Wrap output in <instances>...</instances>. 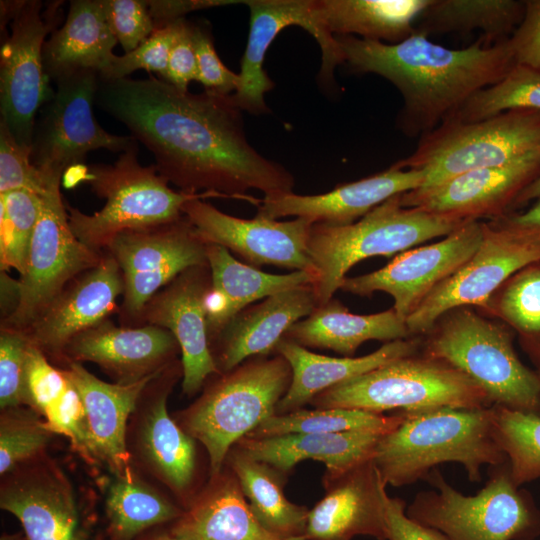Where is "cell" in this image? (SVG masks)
Returning <instances> with one entry per match:
<instances>
[{"instance_id":"cell-1","label":"cell","mask_w":540,"mask_h":540,"mask_svg":"<svg viewBox=\"0 0 540 540\" xmlns=\"http://www.w3.org/2000/svg\"><path fill=\"white\" fill-rule=\"evenodd\" d=\"M95 102L153 154L158 173L179 191L256 206L261 199L249 189L264 197L293 192V175L249 144L232 95L184 92L154 77L99 78Z\"/></svg>"},{"instance_id":"cell-2","label":"cell","mask_w":540,"mask_h":540,"mask_svg":"<svg viewBox=\"0 0 540 540\" xmlns=\"http://www.w3.org/2000/svg\"><path fill=\"white\" fill-rule=\"evenodd\" d=\"M344 63L355 73H374L400 92L398 129L421 137L438 127L473 94L496 84L516 65L508 39L489 44L481 37L450 49L415 32L396 44L335 35Z\"/></svg>"},{"instance_id":"cell-3","label":"cell","mask_w":540,"mask_h":540,"mask_svg":"<svg viewBox=\"0 0 540 540\" xmlns=\"http://www.w3.org/2000/svg\"><path fill=\"white\" fill-rule=\"evenodd\" d=\"M402 413L403 421L380 437L373 457L386 486L424 480L437 465L447 462L460 463L471 482H480L484 465L508 462L496 438L493 406Z\"/></svg>"},{"instance_id":"cell-4","label":"cell","mask_w":540,"mask_h":540,"mask_svg":"<svg viewBox=\"0 0 540 540\" xmlns=\"http://www.w3.org/2000/svg\"><path fill=\"white\" fill-rule=\"evenodd\" d=\"M291 381L292 369L283 356H252L210 377L200 396L175 412L176 422L206 450L209 477L222 470L241 438L276 413Z\"/></svg>"},{"instance_id":"cell-5","label":"cell","mask_w":540,"mask_h":540,"mask_svg":"<svg viewBox=\"0 0 540 540\" xmlns=\"http://www.w3.org/2000/svg\"><path fill=\"white\" fill-rule=\"evenodd\" d=\"M137 152L135 143L111 165L80 168L78 181L88 183L98 197L105 199V205L92 215L67 206L68 221L75 236L98 252H104L120 233L179 219L183 205L190 200L221 197L213 192L191 194L171 189L155 165L138 162Z\"/></svg>"},{"instance_id":"cell-6","label":"cell","mask_w":540,"mask_h":540,"mask_svg":"<svg viewBox=\"0 0 540 540\" xmlns=\"http://www.w3.org/2000/svg\"><path fill=\"white\" fill-rule=\"evenodd\" d=\"M400 195L352 224H313L308 252L317 273L312 285L317 306L333 298L347 272L360 261L397 255L436 237H445L466 223L418 207H405Z\"/></svg>"},{"instance_id":"cell-7","label":"cell","mask_w":540,"mask_h":540,"mask_svg":"<svg viewBox=\"0 0 540 540\" xmlns=\"http://www.w3.org/2000/svg\"><path fill=\"white\" fill-rule=\"evenodd\" d=\"M421 353L464 373L493 405L540 414V374L520 361L506 328L468 307L441 316Z\"/></svg>"},{"instance_id":"cell-8","label":"cell","mask_w":540,"mask_h":540,"mask_svg":"<svg viewBox=\"0 0 540 540\" xmlns=\"http://www.w3.org/2000/svg\"><path fill=\"white\" fill-rule=\"evenodd\" d=\"M424 480L434 489L417 493L406 515L450 540H534L540 535V510L514 483L508 462L490 467L489 480L475 495L457 491L435 468Z\"/></svg>"},{"instance_id":"cell-9","label":"cell","mask_w":540,"mask_h":540,"mask_svg":"<svg viewBox=\"0 0 540 540\" xmlns=\"http://www.w3.org/2000/svg\"><path fill=\"white\" fill-rule=\"evenodd\" d=\"M310 404L315 408L358 409L380 414L389 410L414 412L493 406L487 394L464 373L420 352L328 388Z\"/></svg>"},{"instance_id":"cell-10","label":"cell","mask_w":540,"mask_h":540,"mask_svg":"<svg viewBox=\"0 0 540 540\" xmlns=\"http://www.w3.org/2000/svg\"><path fill=\"white\" fill-rule=\"evenodd\" d=\"M540 148V110L514 109L469 123L444 121L393 166L423 170L420 188L462 173L500 166Z\"/></svg>"},{"instance_id":"cell-11","label":"cell","mask_w":540,"mask_h":540,"mask_svg":"<svg viewBox=\"0 0 540 540\" xmlns=\"http://www.w3.org/2000/svg\"><path fill=\"white\" fill-rule=\"evenodd\" d=\"M182 379L177 359L145 386L128 422L127 448L134 466L185 509L207 480L202 479L199 443L168 412L169 395Z\"/></svg>"},{"instance_id":"cell-12","label":"cell","mask_w":540,"mask_h":540,"mask_svg":"<svg viewBox=\"0 0 540 540\" xmlns=\"http://www.w3.org/2000/svg\"><path fill=\"white\" fill-rule=\"evenodd\" d=\"M540 262V230L519 227L503 216L484 222L481 243L472 257L439 283L406 318L411 337L428 333L448 311L485 308L514 274Z\"/></svg>"},{"instance_id":"cell-13","label":"cell","mask_w":540,"mask_h":540,"mask_svg":"<svg viewBox=\"0 0 540 540\" xmlns=\"http://www.w3.org/2000/svg\"><path fill=\"white\" fill-rule=\"evenodd\" d=\"M60 184V179L46 180L27 266L17 281V303L0 328L25 332L69 282L103 257L71 230Z\"/></svg>"},{"instance_id":"cell-14","label":"cell","mask_w":540,"mask_h":540,"mask_svg":"<svg viewBox=\"0 0 540 540\" xmlns=\"http://www.w3.org/2000/svg\"><path fill=\"white\" fill-rule=\"evenodd\" d=\"M99 74L83 70L56 81L52 99L36 119L31 162L44 179H61L97 149L124 152L136 140L104 130L93 114Z\"/></svg>"},{"instance_id":"cell-15","label":"cell","mask_w":540,"mask_h":540,"mask_svg":"<svg viewBox=\"0 0 540 540\" xmlns=\"http://www.w3.org/2000/svg\"><path fill=\"white\" fill-rule=\"evenodd\" d=\"M123 278L119 320L136 327L146 303L186 269L207 262L206 244L183 214L159 226L120 233L107 246Z\"/></svg>"},{"instance_id":"cell-16","label":"cell","mask_w":540,"mask_h":540,"mask_svg":"<svg viewBox=\"0 0 540 540\" xmlns=\"http://www.w3.org/2000/svg\"><path fill=\"white\" fill-rule=\"evenodd\" d=\"M0 507L17 518L25 540H105L93 533L92 512L48 453L1 476Z\"/></svg>"},{"instance_id":"cell-17","label":"cell","mask_w":540,"mask_h":540,"mask_svg":"<svg viewBox=\"0 0 540 540\" xmlns=\"http://www.w3.org/2000/svg\"><path fill=\"white\" fill-rule=\"evenodd\" d=\"M42 6L38 0L23 1L0 50V121L30 149L36 113L55 93L44 70L43 48L56 11L44 15Z\"/></svg>"},{"instance_id":"cell-18","label":"cell","mask_w":540,"mask_h":540,"mask_svg":"<svg viewBox=\"0 0 540 540\" xmlns=\"http://www.w3.org/2000/svg\"><path fill=\"white\" fill-rule=\"evenodd\" d=\"M483 226L479 220L468 221L436 243L397 254L376 271L346 277L339 289L358 296L385 292L392 296L395 311L406 320L439 283L472 257L481 243Z\"/></svg>"},{"instance_id":"cell-19","label":"cell","mask_w":540,"mask_h":540,"mask_svg":"<svg viewBox=\"0 0 540 540\" xmlns=\"http://www.w3.org/2000/svg\"><path fill=\"white\" fill-rule=\"evenodd\" d=\"M182 212L205 244L220 245L254 267L274 265L309 271L317 278L308 252L314 222L308 218L278 221L256 214L252 219H243L228 215L203 199L186 202Z\"/></svg>"},{"instance_id":"cell-20","label":"cell","mask_w":540,"mask_h":540,"mask_svg":"<svg viewBox=\"0 0 540 540\" xmlns=\"http://www.w3.org/2000/svg\"><path fill=\"white\" fill-rule=\"evenodd\" d=\"M212 288L208 263L190 267L157 292L144 306L137 325L170 331L181 350L182 391L192 397L207 380L220 374L207 331V301Z\"/></svg>"},{"instance_id":"cell-21","label":"cell","mask_w":540,"mask_h":540,"mask_svg":"<svg viewBox=\"0 0 540 540\" xmlns=\"http://www.w3.org/2000/svg\"><path fill=\"white\" fill-rule=\"evenodd\" d=\"M539 176L540 148L500 166L468 171L434 187L403 193L400 202L463 222L496 219Z\"/></svg>"},{"instance_id":"cell-22","label":"cell","mask_w":540,"mask_h":540,"mask_svg":"<svg viewBox=\"0 0 540 540\" xmlns=\"http://www.w3.org/2000/svg\"><path fill=\"white\" fill-rule=\"evenodd\" d=\"M123 288L118 263L104 252L100 263L69 282L24 333L57 365L72 339L119 312Z\"/></svg>"},{"instance_id":"cell-23","label":"cell","mask_w":540,"mask_h":540,"mask_svg":"<svg viewBox=\"0 0 540 540\" xmlns=\"http://www.w3.org/2000/svg\"><path fill=\"white\" fill-rule=\"evenodd\" d=\"M179 354L180 346L167 329L116 326L108 318L72 339L57 367L68 362H91L114 383L132 384L161 372L179 359Z\"/></svg>"},{"instance_id":"cell-24","label":"cell","mask_w":540,"mask_h":540,"mask_svg":"<svg viewBox=\"0 0 540 540\" xmlns=\"http://www.w3.org/2000/svg\"><path fill=\"white\" fill-rule=\"evenodd\" d=\"M322 482L325 494L309 509L301 540H387L386 485L373 459Z\"/></svg>"},{"instance_id":"cell-25","label":"cell","mask_w":540,"mask_h":540,"mask_svg":"<svg viewBox=\"0 0 540 540\" xmlns=\"http://www.w3.org/2000/svg\"><path fill=\"white\" fill-rule=\"evenodd\" d=\"M425 181L423 170L389 169L369 177L339 185L317 195L294 192L261 199L257 215L278 219L304 217L314 223L348 225L356 222L386 200L420 188Z\"/></svg>"},{"instance_id":"cell-26","label":"cell","mask_w":540,"mask_h":540,"mask_svg":"<svg viewBox=\"0 0 540 540\" xmlns=\"http://www.w3.org/2000/svg\"><path fill=\"white\" fill-rule=\"evenodd\" d=\"M62 371L77 390L85 411L91 449V466L110 475L122 474L134 464L127 448L131 414L145 386L157 374L132 384L105 382L82 363L68 362Z\"/></svg>"},{"instance_id":"cell-27","label":"cell","mask_w":540,"mask_h":540,"mask_svg":"<svg viewBox=\"0 0 540 540\" xmlns=\"http://www.w3.org/2000/svg\"><path fill=\"white\" fill-rule=\"evenodd\" d=\"M317 307L311 284L291 288L252 304L237 313L209 341L219 373L256 355L273 354L286 331Z\"/></svg>"},{"instance_id":"cell-28","label":"cell","mask_w":540,"mask_h":540,"mask_svg":"<svg viewBox=\"0 0 540 540\" xmlns=\"http://www.w3.org/2000/svg\"><path fill=\"white\" fill-rule=\"evenodd\" d=\"M250 10L247 45L241 58L240 83L232 97L241 110L268 113L264 95L274 87L263 68L266 52L277 35L290 26H300L318 42L322 56L335 50V40L327 39L312 13V0H245Z\"/></svg>"},{"instance_id":"cell-29","label":"cell","mask_w":540,"mask_h":540,"mask_svg":"<svg viewBox=\"0 0 540 540\" xmlns=\"http://www.w3.org/2000/svg\"><path fill=\"white\" fill-rule=\"evenodd\" d=\"M422 340L410 337L386 342L376 351L361 357H330L309 351L285 338L273 354L283 356L292 369L288 391L276 406L275 414L294 412L309 404L322 391L377 369L394 360L417 354Z\"/></svg>"},{"instance_id":"cell-30","label":"cell","mask_w":540,"mask_h":540,"mask_svg":"<svg viewBox=\"0 0 540 540\" xmlns=\"http://www.w3.org/2000/svg\"><path fill=\"white\" fill-rule=\"evenodd\" d=\"M174 540H284L251 511L234 472L224 464L169 525Z\"/></svg>"},{"instance_id":"cell-31","label":"cell","mask_w":540,"mask_h":540,"mask_svg":"<svg viewBox=\"0 0 540 540\" xmlns=\"http://www.w3.org/2000/svg\"><path fill=\"white\" fill-rule=\"evenodd\" d=\"M381 436L361 431L295 433L265 438L245 436L235 445L286 476L303 460L319 461L325 466L324 481L335 479L373 459Z\"/></svg>"},{"instance_id":"cell-32","label":"cell","mask_w":540,"mask_h":540,"mask_svg":"<svg viewBox=\"0 0 540 540\" xmlns=\"http://www.w3.org/2000/svg\"><path fill=\"white\" fill-rule=\"evenodd\" d=\"M212 288L207 301V331L212 340L241 310L254 302L302 285H313L309 271L270 274L242 263L226 248L206 244Z\"/></svg>"},{"instance_id":"cell-33","label":"cell","mask_w":540,"mask_h":540,"mask_svg":"<svg viewBox=\"0 0 540 540\" xmlns=\"http://www.w3.org/2000/svg\"><path fill=\"white\" fill-rule=\"evenodd\" d=\"M117 43L102 0H73L64 24L44 44V70L55 82L83 70L100 75L111 66Z\"/></svg>"},{"instance_id":"cell-34","label":"cell","mask_w":540,"mask_h":540,"mask_svg":"<svg viewBox=\"0 0 540 540\" xmlns=\"http://www.w3.org/2000/svg\"><path fill=\"white\" fill-rule=\"evenodd\" d=\"M410 337L406 320L393 307L376 314L360 315L351 313L335 298L317 306L283 336L305 348L329 349L344 357H352L368 340L390 342Z\"/></svg>"},{"instance_id":"cell-35","label":"cell","mask_w":540,"mask_h":540,"mask_svg":"<svg viewBox=\"0 0 540 540\" xmlns=\"http://www.w3.org/2000/svg\"><path fill=\"white\" fill-rule=\"evenodd\" d=\"M431 0H312V13L327 38L360 36L387 44L415 32V21Z\"/></svg>"},{"instance_id":"cell-36","label":"cell","mask_w":540,"mask_h":540,"mask_svg":"<svg viewBox=\"0 0 540 540\" xmlns=\"http://www.w3.org/2000/svg\"><path fill=\"white\" fill-rule=\"evenodd\" d=\"M104 511L107 540H137L155 527L169 526L184 509L134 466L122 474L110 475Z\"/></svg>"},{"instance_id":"cell-37","label":"cell","mask_w":540,"mask_h":540,"mask_svg":"<svg viewBox=\"0 0 540 540\" xmlns=\"http://www.w3.org/2000/svg\"><path fill=\"white\" fill-rule=\"evenodd\" d=\"M224 464L236 475L251 511L267 530L284 540H301L309 509L288 500L284 493L286 475L236 445Z\"/></svg>"},{"instance_id":"cell-38","label":"cell","mask_w":540,"mask_h":540,"mask_svg":"<svg viewBox=\"0 0 540 540\" xmlns=\"http://www.w3.org/2000/svg\"><path fill=\"white\" fill-rule=\"evenodd\" d=\"M525 2L518 0H431L415 30L426 36L481 30L487 43L508 39L518 27Z\"/></svg>"},{"instance_id":"cell-39","label":"cell","mask_w":540,"mask_h":540,"mask_svg":"<svg viewBox=\"0 0 540 540\" xmlns=\"http://www.w3.org/2000/svg\"><path fill=\"white\" fill-rule=\"evenodd\" d=\"M403 419L402 412L384 415L347 408H303L286 414H274L246 436L265 438L295 433L329 434L355 431L384 435L398 427Z\"/></svg>"},{"instance_id":"cell-40","label":"cell","mask_w":540,"mask_h":540,"mask_svg":"<svg viewBox=\"0 0 540 540\" xmlns=\"http://www.w3.org/2000/svg\"><path fill=\"white\" fill-rule=\"evenodd\" d=\"M485 310L500 317L525 338L540 374V262L514 274L490 298Z\"/></svg>"},{"instance_id":"cell-41","label":"cell","mask_w":540,"mask_h":540,"mask_svg":"<svg viewBox=\"0 0 540 540\" xmlns=\"http://www.w3.org/2000/svg\"><path fill=\"white\" fill-rule=\"evenodd\" d=\"M514 109L540 110L539 69L515 65L503 79L473 94L444 121L476 122Z\"/></svg>"},{"instance_id":"cell-42","label":"cell","mask_w":540,"mask_h":540,"mask_svg":"<svg viewBox=\"0 0 540 540\" xmlns=\"http://www.w3.org/2000/svg\"><path fill=\"white\" fill-rule=\"evenodd\" d=\"M497 441L521 486L540 478V414L493 405Z\"/></svg>"},{"instance_id":"cell-43","label":"cell","mask_w":540,"mask_h":540,"mask_svg":"<svg viewBox=\"0 0 540 540\" xmlns=\"http://www.w3.org/2000/svg\"><path fill=\"white\" fill-rule=\"evenodd\" d=\"M41 209V195L27 190L0 194V268L26 269Z\"/></svg>"},{"instance_id":"cell-44","label":"cell","mask_w":540,"mask_h":540,"mask_svg":"<svg viewBox=\"0 0 540 540\" xmlns=\"http://www.w3.org/2000/svg\"><path fill=\"white\" fill-rule=\"evenodd\" d=\"M53 434L45 419L29 406L1 409L0 475L46 454Z\"/></svg>"},{"instance_id":"cell-45","label":"cell","mask_w":540,"mask_h":540,"mask_svg":"<svg viewBox=\"0 0 540 540\" xmlns=\"http://www.w3.org/2000/svg\"><path fill=\"white\" fill-rule=\"evenodd\" d=\"M185 18H180L157 27L141 45L129 53L115 56L111 66L99 75L103 80L127 78L136 70L157 72L161 76L166 71L170 51Z\"/></svg>"},{"instance_id":"cell-46","label":"cell","mask_w":540,"mask_h":540,"mask_svg":"<svg viewBox=\"0 0 540 540\" xmlns=\"http://www.w3.org/2000/svg\"><path fill=\"white\" fill-rule=\"evenodd\" d=\"M30 345L24 332L0 328V409L30 407L26 382Z\"/></svg>"},{"instance_id":"cell-47","label":"cell","mask_w":540,"mask_h":540,"mask_svg":"<svg viewBox=\"0 0 540 540\" xmlns=\"http://www.w3.org/2000/svg\"><path fill=\"white\" fill-rule=\"evenodd\" d=\"M31 149L21 145L0 121V194L27 190L42 195L46 180L31 162Z\"/></svg>"},{"instance_id":"cell-48","label":"cell","mask_w":540,"mask_h":540,"mask_svg":"<svg viewBox=\"0 0 540 540\" xmlns=\"http://www.w3.org/2000/svg\"><path fill=\"white\" fill-rule=\"evenodd\" d=\"M108 25L125 53L141 45L156 26L146 1L102 0Z\"/></svg>"},{"instance_id":"cell-49","label":"cell","mask_w":540,"mask_h":540,"mask_svg":"<svg viewBox=\"0 0 540 540\" xmlns=\"http://www.w3.org/2000/svg\"><path fill=\"white\" fill-rule=\"evenodd\" d=\"M69 382L61 398L47 409L44 419L52 433L67 437L73 449L91 465V449L84 407L77 390L70 380Z\"/></svg>"},{"instance_id":"cell-50","label":"cell","mask_w":540,"mask_h":540,"mask_svg":"<svg viewBox=\"0 0 540 540\" xmlns=\"http://www.w3.org/2000/svg\"><path fill=\"white\" fill-rule=\"evenodd\" d=\"M26 382L30 407L43 418L47 409L61 398L70 383L62 369L54 366L32 343L28 352Z\"/></svg>"},{"instance_id":"cell-51","label":"cell","mask_w":540,"mask_h":540,"mask_svg":"<svg viewBox=\"0 0 540 540\" xmlns=\"http://www.w3.org/2000/svg\"><path fill=\"white\" fill-rule=\"evenodd\" d=\"M193 37L197 56V79L206 92L218 95H232L240 83L239 74L227 68L219 58L210 32L193 24Z\"/></svg>"},{"instance_id":"cell-52","label":"cell","mask_w":540,"mask_h":540,"mask_svg":"<svg viewBox=\"0 0 540 540\" xmlns=\"http://www.w3.org/2000/svg\"><path fill=\"white\" fill-rule=\"evenodd\" d=\"M522 21L509 37L516 65L540 70V0H527Z\"/></svg>"},{"instance_id":"cell-53","label":"cell","mask_w":540,"mask_h":540,"mask_svg":"<svg viewBox=\"0 0 540 540\" xmlns=\"http://www.w3.org/2000/svg\"><path fill=\"white\" fill-rule=\"evenodd\" d=\"M197 71L193 24L184 19L162 77L177 89L187 92L190 82L197 79Z\"/></svg>"},{"instance_id":"cell-54","label":"cell","mask_w":540,"mask_h":540,"mask_svg":"<svg viewBox=\"0 0 540 540\" xmlns=\"http://www.w3.org/2000/svg\"><path fill=\"white\" fill-rule=\"evenodd\" d=\"M406 502L398 497L385 499L387 540H450L441 532L418 524L406 515Z\"/></svg>"},{"instance_id":"cell-55","label":"cell","mask_w":540,"mask_h":540,"mask_svg":"<svg viewBox=\"0 0 540 540\" xmlns=\"http://www.w3.org/2000/svg\"><path fill=\"white\" fill-rule=\"evenodd\" d=\"M242 3L236 0H148V6L155 26L160 27L184 15L205 8Z\"/></svg>"},{"instance_id":"cell-56","label":"cell","mask_w":540,"mask_h":540,"mask_svg":"<svg viewBox=\"0 0 540 540\" xmlns=\"http://www.w3.org/2000/svg\"><path fill=\"white\" fill-rule=\"evenodd\" d=\"M503 217L513 225L540 230V199L531 208L521 214L504 215Z\"/></svg>"},{"instance_id":"cell-57","label":"cell","mask_w":540,"mask_h":540,"mask_svg":"<svg viewBox=\"0 0 540 540\" xmlns=\"http://www.w3.org/2000/svg\"><path fill=\"white\" fill-rule=\"evenodd\" d=\"M538 199H540V176L521 191L515 199L513 206L518 207Z\"/></svg>"},{"instance_id":"cell-58","label":"cell","mask_w":540,"mask_h":540,"mask_svg":"<svg viewBox=\"0 0 540 540\" xmlns=\"http://www.w3.org/2000/svg\"><path fill=\"white\" fill-rule=\"evenodd\" d=\"M1 7V30H3V27L5 28L6 24L13 20L15 15L17 14L19 8L21 7L23 1H1L0 2Z\"/></svg>"},{"instance_id":"cell-59","label":"cell","mask_w":540,"mask_h":540,"mask_svg":"<svg viewBox=\"0 0 540 540\" xmlns=\"http://www.w3.org/2000/svg\"><path fill=\"white\" fill-rule=\"evenodd\" d=\"M137 540H174L167 529L153 530Z\"/></svg>"},{"instance_id":"cell-60","label":"cell","mask_w":540,"mask_h":540,"mask_svg":"<svg viewBox=\"0 0 540 540\" xmlns=\"http://www.w3.org/2000/svg\"><path fill=\"white\" fill-rule=\"evenodd\" d=\"M0 540H25L23 532L17 533H3Z\"/></svg>"},{"instance_id":"cell-61","label":"cell","mask_w":540,"mask_h":540,"mask_svg":"<svg viewBox=\"0 0 540 540\" xmlns=\"http://www.w3.org/2000/svg\"><path fill=\"white\" fill-rule=\"evenodd\" d=\"M538 540H540V538Z\"/></svg>"}]
</instances>
